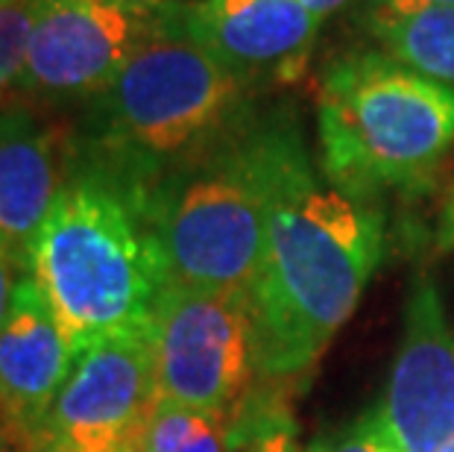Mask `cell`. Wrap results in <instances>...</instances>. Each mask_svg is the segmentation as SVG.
Masks as SVG:
<instances>
[{"label":"cell","mask_w":454,"mask_h":452,"mask_svg":"<svg viewBox=\"0 0 454 452\" xmlns=\"http://www.w3.org/2000/svg\"><path fill=\"white\" fill-rule=\"evenodd\" d=\"M267 238L253 285L258 373L299 382L355 314L387 247L379 197L337 186L287 106L264 109Z\"/></svg>","instance_id":"1"},{"label":"cell","mask_w":454,"mask_h":452,"mask_svg":"<svg viewBox=\"0 0 454 452\" xmlns=\"http://www.w3.org/2000/svg\"><path fill=\"white\" fill-rule=\"evenodd\" d=\"M76 353L114 335L147 332L168 285L147 191L71 147L67 179L27 256V271Z\"/></svg>","instance_id":"2"},{"label":"cell","mask_w":454,"mask_h":452,"mask_svg":"<svg viewBox=\"0 0 454 452\" xmlns=\"http://www.w3.org/2000/svg\"><path fill=\"white\" fill-rule=\"evenodd\" d=\"M255 109V91L173 21L159 24L121 74L82 106L76 156L144 191L223 139Z\"/></svg>","instance_id":"3"},{"label":"cell","mask_w":454,"mask_h":452,"mask_svg":"<svg viewBox=\"0 0 454 452\" xmlns=\"http://www.w3.org/2000/svg\"><path fill=\"white\" fill-rule=\"evenodd\" d=\"M320 168L366 197L428 188L454 147V89L384 51L325 65L317 89Z\"/></svg>","instance_id":"4"},{"label":"cell","mask_w":454,"mask_h":452,"mask_svg":"<svg viewBox=\"0 0 454 452\" xmlns=\"http://www.w3.org/2000/svg\"><path fill=\"white\" fill-rule=\"evenodd\" d=\"M147 211L168 285L253 294L267 238L264 112L159 177Z\"/></svg>","instance_id":"5"},{"label":"cell","mask_w":454,"mask_h":452,"mask_svg":"<svg viewBox=\"0 0 454 452\" xmlns=\"http://www.w3.org/2000/svg\"><path fill=\"white\" fill-rule=\"evenodd\" d=\"M161 400L200 411H235L261 382L249 291L164 285L150 317Z\"/></svg>","instance_id":"6"},{"label":"cell","mask_w":454,"mask_h":452,"mask_svg":"<svg viewBox=\"0 0 454 452\" xmlns=\"http://www.w3.org/2000/svg\"><path fill=\"white\" fill-rule=\"evenodd\" d=\"M159 9L141 0H38L15 91L47 109L85 106L156 30Z\"/></svg>","instance_id":"7"},{"label":"cell","mask_w":454,"mask_h":452,"mask_svg":"<svg viewBox=\"0 0 454 452\" xmlns=\"http://www.w3.org/2000/svg\"><path fill=\"white\" fill-rule=\"evenodd\" d=\"M159 402L150 329L114 335L76 355L33 444L67 452H138Z\"/></svg>","instance_id":"8"},{"label":"cell","mask_w":454,"mask_h":452,"mask_svg":"<svg viewBox=\"0 0 454 452\" xmlns=\"http://www.w3.org/2000/svg\"><path fill=\"white\" fill-rule=\"evenodd\" d=\"M399 452H454V326L431 276H417L375 406Z\"/></svg>","instance_id":"9"},{"label":"cell","mask_w":454,"mask_h":452,"mask_svg":"<svg viewBox=\"0 0 454 452\" xmlns=\"http://www.w3.org/2000/svg\"><path fill=\"white\" fill-rule=\"evenodd\" d=\"M164 6L255 94L302 80L323 30V18L305 0H170Z\"/></svg>","instance_id":"10"},{"label":"cell","mask_w":454,"mask_h":452,"mask_svg":"<svg viewBox=\"0 0 454 452\" xmlns=\"http://www.w3.org/2000/svg\"><path fill=\"white\" fill-rule=\"evenodd\" d=\"M74 132L44 121L33 103L0 106V247L27 271L71 168Z\"/></svg>","instance_id":"11"},{"label":"cell","mask_w":454,"mask_h":452,"mask_svg":"<svg viewBox=\"0 0 454 452\" xmlns=\"http://www.w3.org/2000/svg\"><path fill=\"white\" fill-rule=\"evenodd\" d=\"M76 355L42 288L21 274L0 329V408L15 426L33 435L71 377Z\"/></svg>","instance_id":"12"},{"label":"cell","mask_w":454,"mask_h":452,"mask_svg":"<svg viewBox=\"0 0 454 452\" xmlns=\"http://www.w3.org/2000/svg\"><path fill=\"white\" fill-rule=\"evenodd\" d=\"M384 53L417 74L454 89V6L425 9L366 27Z\"/></svg>","instance_id":"13"},{"label":"cell","mask_w":454,"mask_h":452,"mask_svg":"<svg viewBox=\"0 0 454 452\" xmlns=\"http://www.w3.org/2000/svg\"><path fill=\"white\" fill-rule=\"evenodd\" d=\"M244 432V402L217 415L159 397L138 452H238Z\"/></svg>","instance_id":"14"},{"label":"cell","mask_w":454,"mask_h":452,"mask_svg":"<svg viewBox=\"0 0 454 452\" xmlns=\"http://www.w3.org/2000/svg\"><path fill=\"white\" fill-rule=\"evenodd\" d=\"M244 440L238 452H305L291 406V385L261 379L244 400Z\"/></svg>","instance_id":"15"},{"label":"cell","mask_w":454,"mask_h":452,"mask_svg":"<svg viewBox=\"0 0 454 452\" xmlns=\"http://www.w3.org/2000/svg\"><path fill=\"white\" fill-rule=\"evenodd\" d=\"M38 0H0V106L21 76Z\"/></svg>","instance_id":"16"},{"label":"cell","mask_w":454,"mask_h":452,"mask_svg":"<svg viewBox=\"0 0 454 452\" xmlns=\"http://www.w3.org/2000/svg\"><path fill=\"white\" fill-rule=\"evenodd\" d=\"M305 452H399V449H395L390 432L384 429L379 411L372 408L366 415L355 417L349 426L317 438Z\"/></svg>","instance_id":"17"},{"label":"cell","mask_w":454,"mask_h":452,"mask_svg":"<svg viewBox=\"0 0 454 452\" xmlns=\"http://www.w3.org/2000/svg\"><path fill=\"white\" fill-rule=\"evenodd\" d=\"M357 6L364 9V24L370 27L379 21H390V18L417 15L425 9L454 6V0H357Z\"/></svg>","instance_id":"18"},{"label":"cell","mask_w":454,"mask_h":452,"mask_svg":"<svg viewBox=\"0 0 454 452\" xmlns=\"http://www.w3.org/2000/svg\"><path fill=\"white\" fill-rule=\"evenodd\" d=\"M24 271L18 267V262L12 256L6 253L4 247H0V329H4V321L9 314V305H12V294H15V282L18 276Z\"/></svg>","instance_id":"19"},{"label":"cell","mask_w":454,"mask_h":452,"mask_svg":"<svg viewBox=\"0 0 454 452\" xmlns=\"http://www.w3.org/2000/svg\"><path fill=\"white\" fill-rule=\"evenodd\" d=\"M437 247H440V250H454V186H451V191H449L446 206H442V211H440Z\"/></svg>","instance_id":"20"},{"label":"cell","mask_w":454,"mask_h":452,"mask_svg":"<svg viewBox=\"0 0 454 452\" xmlns=\"http://www.w3.org/2000/svg\"><path fill=\"white\" fill-rule=\"evenodd\" d=\"M349 4H355V0H305V6L311 9L314 15H320L323 21H325L328 15L340 12V9H346Z\"/></svg>","instance_id":"21"},{"label":"cell","mask_w":454,"mask_h":452,"mask_svg":"<svg viewBox=\"0 0 454 452\" xmlns=\"http://www.w3.org/2000/svg\"><path fill=\"white\" fill-rule=\"evenodd\" d=\"M30 452H67V449H62V447H51V444H33Z\"/></svg>","instance_id":"22"},{"label":"cell","mask_w":454,"mask_h":452,"mask_svg":"<svg viewBox=\"0 0 454 452\" xmlns=\"http://www.w3.org/2000/svg\"><path fill=\"white\" fill-rule=\"evenodd\" d=\"M141 4H147V6H164V4H170V0H141Z\"/></svg>","instance_id":"23"}]
</instances>
